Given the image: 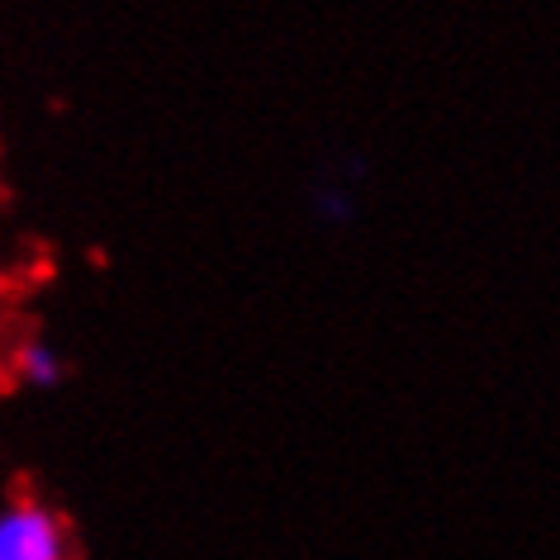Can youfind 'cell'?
Segmentation results:
<instances>
[{
  "instance_id": "obj_1",
  "label": "cell",
  "mask_w": 560,
  "mask_h": 560,
  "mask_svg": "<svg viewBox=\"0 0 560 560\" xmlns=\"http://www.w3.org/2000/svg\"><path fill=\"white\" fill-rule=\"evenodd\" d=\"M0 560H72V527L38 499L0 503Z\"/></svg>"
},
{
  "instance_id": "obj_2",
  "label": "cell",
  "mask_w": 560,
  "mask_h": 560,
  "mask_svg": "<svg viewBox=\"0 0 560 560\" xmlns=\"http://www.w3.org/2000/svg\"><path fill=\"white\" fill-rule=\"evenodd\" d=\"M15 375L30 389H58L67 381V361L48 338H24L15 347Z\"/></svg>"
}]
</instances>
